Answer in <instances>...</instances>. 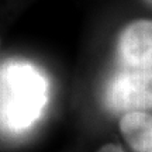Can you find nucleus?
Instances as JSON below:
<instances>
[{"label": "nucleus", "mask_w": 152, "mask_h": 152, "mask_svg": "<svg viewBox=\"0 0 152 152\" xmlns=\"http://www.w3.org/2000/svg\"><path fill=\"white\" fill-rule=\"evenodd\" d=\"M114 113L152 109V20L125 26L117 41V65L106 87Z\"/></svg>", "instance_id": "1"}, {"label": "nucleus", "mask_w": 152, "mask_h": 152, "mask_svg": "<svg viewBox=\"0 0 152 152\" xmlns=\"http://www.w3.org/2000/svg\"><path fill=\"white\" fill-rule=\"evenodd\" d=\"M44 80L27 65H11L0 72V123L26 127L44 103Z\"/></svg>", "instance_id": "2"}, {"label": "nucleus", "mask_w": 152, "mask_h": 152, "mask_svg": "<svg viewBox=\"0 0 152 152\" xmlns=\"http://www.w3.org/2000/svg\"><path fill=\"white\" fill-rule=\"evenodd\" d=\"M120 130L135 152H152V115L144 110L124 113Z\"/></svg>", "instance_id": "3"}, {"label": "nucleus", "mask_w": 152, "mask_h": 152, "mask_svg": "<svg viewBox=\"0 0 152 152\" xmlns=\"http://www.w3.org/2000/svg\"><path fill=\"white\" fill-rule=\"evenodd\" d=\"M97 152H124V151H123V148L115 145V144H106Z\"/></svg>", "instance_id": "4"}, {"label": "nucleus", "mask_w": 152, "mask_h": 152, "mask_svg": "<svg viewBox=\"0 0 152 152\" xmlns=\"http://www.w3.org/2000/svg\"><path fill=\"white\" fill-rule=\"evenodd\" d=\"M148 1H149V3H152V0H148Z\"/></svg>", "instance_id": "5"}]
</instances>
